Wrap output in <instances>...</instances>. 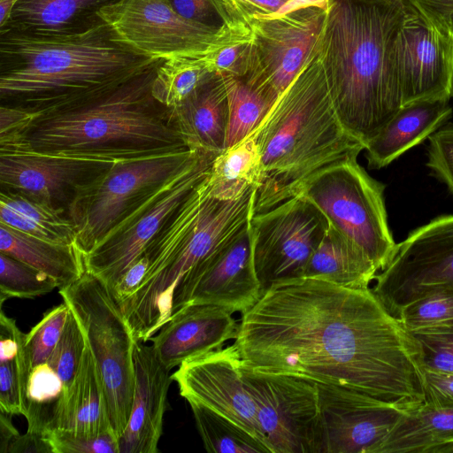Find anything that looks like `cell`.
Masks as SVG:
<instances>
[{
	"instance_id": "cell-1",
	"label": "cell",
	"mask_w": 453,
	"mask_h": 453,
	"mask_svg": "<svg viewBox=\"0 0 453 453\" xmlns=\"http://www.w3.org/2000/svg\"><path fill=\"white\" fill-rule=\"evenodd\" d=\"M252 369L350 388L411 411L426 402L419 344L371 288L313 278L269 287L234 342Z\"/></svg>"
},
{
	"instance_id": "cell-2",
	"label": "cell",
	"mask_w": 453,
	"mask_h": 453,
	"mask_svg": "<svg viewBox=\"0 0 453 453\" xmlns=\"http://www.w3.org/2000/svg\"><path fill=\"white\" fill-rule=\"evenodd\" d=\"M160 61L132 50L103 20L66 34L1 28L0 96L38 119L95 100Z\"/></svg>"
},
{
	"instance_id": "cell-3",
	"label": "cell",
	"mask_w": 453,
	"mask_h": 453,
	"mask_svg": "<svg viewBox=\"0 0 453 453\" xmlns=\"http://www.w3.org/2000/svg\"><path fill=\"white\" fill-rule=\"evenodd\" d=\"M402 0H331L318 49L345 129L366 146L403 106L395 43Z\"/></svg>"
},
{
	"instance_id": "cell-4",
	"label": "cell",
	"mask_w": 453,
	"mask_h": 453,
	"mask_svg": "<svg viewBox=\"0 0 453 453\" xmlns=\"http://www.w3.org/2000/svg\"><path fill=\"white\" fill-rule=\"evenodd\" d=\"M251 134L263 170L253 215L297 196L318 171L365 149L345 129L335 111L318 44Z\"/></svg>"
},
{
	"instance_id": "cell-5",
	"label": "cell",
	"mask_w": 453,
	"mask_h": 453,
	"mask_svg": "<svg viewBox=\"0 0 453 453\" xmlns=\"http://www.w3.org/2000/svg\"><path fill=\"white\" fill-rule=\"evenodd\" d=\"M162 61L95 100L38 118L13 137L40 153L115 158L187 146L168 109L151 94Z\"/></svg>"
},
{
	"instance_id": "cell-6",
	"label": "cell",
	"mask_w": 453,
	"mask_h": 453,
	"mask_svg": "<svg viewBox=\"0 0 453 453\" xmlns=\"http://www.w3.org/2000/svg\"><path fill=\"white\" fill-rule=\"evenodd\" d=\"M257 188L236 200L209 197L191 230L169 259L120 305L135 341L146 342L170 319L180 280L244 226L253 216Z\"/></svg>"
},
{
	"instance_id": "cell-7",
	"label": "cell",
	"mask_w": 453,
	"mask_h": 453,
	"mask_svg": "<svg viewBox=\"0 0 453 453\" xmlns=\"http://www.w3.org/2000/svg\"><path fill=\"white\" fill-rule=\"evenodd\" d=\"M201 150L187 146L113 162L79 182L66 215L85 257L154 188L190 163Z\"/></svg>"
},
{
	"instance_id": "cell-8",
	"label": "cell",
	"mask_w": 453,
	"mask_h": 453,
	"mask_svg": "<svg viewBox=\"0 0 453 453\" xmlns=\"http://www.w3.org/2000/svg\"><path fill=\"white\" fill-rule=\"evenodd\" d=\"M59 294L83 329L104 387L111 426L119 439L132 408L135 340L109 288L90 273L85 271Z\"/></svg>"
},
{
	"instance_id": "cell-9",
	"label": "cell",
	"mask_w": 453,
	"mask_h": 453,
	"mask_svg": "<svg viewBox=\"0 0 453 453\" xmlns=\"http://www.w3.org/2000/svg\"><path fill=\"white\" fill-rule=\"evenodd\" d=\"M350 156L324 167L303 184L299 194L315 204L330 225L355 242L383 270L397 243L385 205V185Z\"/></svg>"
},
{
	"instance_id": "cell-10",
	"label": "cell",
	"mask_w": 453,
	"mask_h": 453,
	"mask_svg": "<svg viewBox=\"0 0 453 453\" xmlns=\"http://www.w3.org/2000/svg\"><path fill=\"white\" fill-rule=\"evenodd\" d=\"M97 14L122 42L153 59L206 57L251 36L247 24L216 28L191 22L168 0H118Z\"/></svg>"
},
{
	"instance_id": "cell-11",
	"label": "cell",
	"mask_w": 453,
	"mask_h": 453,
	"mask_svg": "<svg viewBox=\"0 0 453 453\" xmlns=\"http://www.w3.org/2000/svg\"><path fill=\"white\" fill-rule=\"evenodd\" d=\"M217 155L200 151L178 173L154 188L84 257L85 270L111 289L208 175Z\"/></svg>"
},
{
	"instance_id": "cell-12",
	"label": "cell",
	"mask_w": 453,
	"mask_h": 453,
	"mask_svg": "<svg viewBox=\"0 0 453 453\" xmlns=\"http://www.w3.org/2000/svg\"><path fill=\"white\" fill-rule=\"evenodd\" d=\"M271 453H321L322 426L316 383L298 376L260 372L241 363Z\"/></svg>"
},
{
	"instance_id": "cell-13",
	"label": "cell",
	"mask_w": 453,
	"mask_h": 453,
	"mask_svg": "<svg viewBox=\"0 0 453 453\" xmlns=\"http://www.w3.org/2000/svg\"><path fill=\"white\" fill-rule=\"evenodd\" d=\"M375 280L372 293L396 318L407 304L453 288V214L438 216L410 232Z\"/></svg>"
},
{
	"instance_id": "cell-14",
	"label": "cell",
	"mask_w": 453,
	"mask_h": 453,
	"mask_svg": "<svg viewBox=\"0 0 453 453\" xmlns=\"http://www.w3.org/2000/svg\"><path fill=\"white\" fill-rule=\"evenodd\" d=\"M253 261L263 293L278 282L304 275L329 227L322 211L297 195L250 219Z\"/></svg>"
},
{
	"instance_id": "cell-15",
	"label": "cell",
	"mask_w": 453,
	"mask_h": 453,
	"mask_svg": "<svg viewBox=\"0 0 453 453\" xmlns=\"http://www.w3.org/2000/svg\"><path fill=\"white\" fill-rule=\"evenodd\" d=\"M326 15L311 7L273 19L251 18L249 65L242 78L275 102L316 49Z\"/></svg>"
},
{
	"instance_id": "cell-16",
	"label": "cell",
	"mask_w": 453,
	"mask_h": 453,
	"mask_svg": "<svg viewBox=\"0 0 453 453\" xmlns=\"http://www.w3.org/2000/svg\"><path fill=\"white\" fill-rule=\"evenodd\" d=\"M262 294L250 220L180 280L173 296L172 315L189 303L214 304L243 313Z\"/></svg>"
},
{
	"instance_id": "cell-17",
	"label": "cell",
	"mask_w": 453,
	"mask_h": 453,
	"mask_svg": "<svg viewBox=\"0 0 453 453\" xmlns=\"http://www.w3.org/2000/svg\"><path fill=\"white\" fill-rule=\"evenodd\" d=\"M405 7V18L395 43L403 106L449 100L453 91V37L439 30L412 6Z\"/></svg>"
},
{
	"instance_id": "cell-18",
	"label": "cell",
	"mask_w": 453,
	"mask_h": 453,
	"mask_svg": "<svg viewBox=\"0 0 453 453\" xmlns=\"http://www.w3.org/2000/svg\"><path fill=\"white\" fill-rule=\"evenodd\" d=\"M241 363L233 343L184 361L172 377L188 402L200 403L232 420L268 449L255 401L242 379Z\"/></svg>"
},
{
	"instance_id": "cell-19",
	"label": "cell",
	"mask_w": 453,
	"mask_h": 453,
	"mask_svg": "<svg viewBox=\"0 0 453 453\" xmlns=\"http://www.w3.org/2000/svg\"><path fill=\"white\" fill-rule=\"evenodd\" d=\"M321 453H378L408 411L344 387L319 384Z\"/></svg>"
},
{
	"instance_id": "cell-20",
	"label": "cell",
	"mask_w": 453,
	"mask_h": 453,
	"mask_svg": "<svg viewBox=\"0 0 453 453\" xmlns=\"http://www.w3.org/2000/svg\"><path fill=\"white\" fill-rule=\"evenodd\" d=\"M123 159L127 158L40 153L14 137H1L0 182L2 189L55 205L79 182Z\"/></svg>"
},
{
	"instance_id": "cell-21",
	"label": "cell",
	"mask_w": 453,
	"mask_h": 453,
	"mask_svg": "<svg viewBox=\"0 0 453 453\" xmlns=\"http://www.w3.org/2000/svg\"><path fill=\"white\" fill-rule=\"evenodd\" d=\"M133 361L134 397L127 426L118 439L119 453H157L173 380L152 345L135 342Z\"/></svg>"
},
{
	"instance_id": "cell-22",
	"label": "cell",
	"mask_w": 453,
	"mask_h": 453,
	"mask_svg": "<svg viewBox=\"0 0 453 453\" xmlns=\"http://www.w3.org/2000/svg\"><path fill=\"white\" fill-rule=\"evenodd\" d=\"M239 324L233 312L207 303H189L173 313L150 341L169 370L184 361L221 348L235 340Z\"/></svg>"
},
{
	"instance_id": "cell-23",
	"label": "cell",
	"mask_w": 453,
	"mask_h": 453,
	"mask_svg": "<svg viewBox=\"0 0 453 453\" xmlns=\"http://www.w3.org/2000/svg\"><path fill=\"white\" fill-rule=\"evenodd\" d=\"M449 100L423 101L403 105L365 146L370 169H381L418 145L452 116Z\"/></svg>"
},
{
	"instance_id": "cell-24",
	"label": "cell",
	"mask_w": 453,
	"mask_h": 453,
	"mask_svg": "<svg viewBox=\"0 0 453 453\" xmlns=\"http://www.w3.org/2000/svg\"><path fill=\"white\" fill-rule=\"evenodd\" d=\"M167 109L175 128L188 148L215 154L225 150L228 102L220 74L177 106Z\"/></svg>"
},
{
	"instance_id": "cell-25",
	"label": "cell",
	"mask_w": 453,
	"mask_h": 453,
	"mask_svg": "<svg viewBox=\"0 0 453 453\" xmlns=\"http://www.w3.org/2000/svg\"><path fill=\"white\" fill-rule=\"evenodd\" d=\"M55 428L89 436L113 433L102 380L88 343L74 380L58 403L50 429Z\"/></svg>"
},
{
	"instance_id": "cell-26",
	"label": "cell",
	"mask_w": 453,
	"mask_h": 453,
	"mask_svg": "<svg viewBox=\"0 0 453 453\" xmlns=\"http://www.w3.org/2000/svg\"><path fill=\"white\" fill-rule=\"evenodd\" d=\"M407 452H453V405L425 402L408 411L378 450V453Z\"/></svg>"
},
{
	"instance_id": "cell-27",
	"label": "cell",
	"mask_w": 453,
	"mask_h": 453,
	"mask_svg": "<svg viewBox=\"0 0 453 453\" xmlns=\"http://www.w3.org/2000/svg\"><path fill=\"white\" fill-rule=\"evenodd\" d=\"M118 0H19L8 23L1 28L66 34L100 22L98 12Z\"/></svg>"
},
{
	"instance_id": "cell-28",
	"label": "cell",
	"mask_w": 453,
	"mask_h": 453,
	"mask_svg": "<svg viewBox=\"0 0 453 453\" xmlns=\"http://www.w3.org/2000/svg\"><path fill=\"white\" fill-rule=\"evenodd\" d=\"M378 271L373 262L355 242L329 224L306 265L303 277L345 288L365 289L369 288Z\"/></svg>"
},
{
	"instance_id": "cell-29",
	"label": "cell",
	"mask_w": 453,
	"mask_h": 453,
	"mask_svg": "<svg viewBox=\"0 0 453 453\" xmlns=\"http://www.w3.org/2000/svg\"><path fill=\"white\" fill-rule=\"evenodd\" d=\"M0 252L39 270L63 288L85 273L84 256L76 246H61L0 223Z\"/></svg>"
},
{
	"instance_id": "cell-30",
	"label": "cell",
	"mask_w": 453,
	"mask_h": 453,
	"mask_svg": "<svg viewBox=\"0 0 453 453\" xmlns=\"http://www.w3.org/2000/svg\"><path fill=\"white\" fill-rule=\"evenodd\" d=\"M0 223L53 244L76 246L75 226L61 209L19 193L2 189Z\"/></svg>"
},
{
	"instance_id": "cell-31",
	"label": "cell",
	"mask_w": 453,
	"mask_h": 453,
	"mask_svg": "<svg viewBox=\"0 0 453 453\" xmlns=\"http://www.w3.org/2000/svg\"><path fill=\"white\" fill-rule=\"evenodd\" d=\"M262 160L252 134L224 150L213 159L208 175L210 196L225 201L240 198L262 180Z\"/></svg>"
},
{
	"instance_id": "cell-32",
	"label": "cell",
	"mask_w": 453,
	"mask_h": 453,
	"mask_svg": "<svg viewBox=\"0 0 453 453\" xmlns=\"http://www.w3.org/2000/svg\"><path fill=\"white\" fill-rule=\"evenodd\" d=\"M216 75L207 61V56L177 57L163 60L157 67L151 94L161 105L173 108Z\"/></svg>"
},
{
	"instance_id": "cell-33",
	"label": "cell",
	"mask_w": 453,
	"mask_h": 453,
	"mask_svg": "<svg viewBox=\"0 0 453 453\" xmlns=\"http://www.w3.org/2000/svg\"><path fill=\"white\" fill-rule=\"evenodd\" d=\"M228 102L225 150L250 136L275 103L252 88L243 78L221 75Z\"/></svg>"
},
{
	"instance_id": "cell-34",
	"label": "cell",
	"mask_w": 453,
	"mask_h": 453,
	"mask_svg": "<svg viewBox=\"0 0 453 453\" xmlns=\"http://www.w3.org/2000/svg\"><path fill=\"white\" fill-rule=\"evenodd\" d=\"M204 448L211 453H270L248 431L211 409L188 402Z\"/></svg>"
},
{
	"instance_id": "cell-35",
	"label": "cell",
	"mask_w": 453,
	"mask_h": 453,
	"mask_svg": "<svg viewBox=\"0 0 453 453\" xmlns=\"http://www.w3.org/2000/svg\"><path fill=\"white\" fill-rule=\"evenodd\" d=\"M63 390L61 379L48 363L32 368L26 394L28 432L44 434L51 428Z\"/></svg>"
},
{
	"instance_id": "cell-36",
	"label": "cell",
	"mask_w": 453,
	"mask_h": 453,
	"mask_svg": "<svg viewBox=\"0 0 453 453\" xmlns=\"http://www.w3.org/2000/svg\"><path fill=\"white\" fill-rule=\"evenodd\" d=\"M58 284L46 273L0 252V299L34 298L51 292Z\"/></svg>"
},
{
	"instance_id": "cell-37",
	"label": "cell",
	"mask_w": 453,
	"mask_h": 453,
	"mask_svg": "<svg viewBox=\"0 0 453 453\" xmlns=\"http://www.w3.org/2000/svg\"><path fill=\"white\" fill-rule=\"evenodd\" d=\"M86 346L83 329L70 309L60 338L47 362L62 380V395L69 390L74 380Z\"/></svg>"
},
{
	"instance_id": "cell-38",
	"label": "cell",
	"mask_w": 453,
	"mask_h": 453,
	"mask_svg": "<svg viewBox=\"0 0 453 453\" xmlns=\"http://www.w3.org/2000/svg\"><path fill=\"white\" fill-rule=\"evenodd\" d=\"M398 319L410 331L453 325V288L431 293L404 306Z\"/></svg>"
},
{
	"instance_id": "cell-39",
	"label": "cell",
	"mask_w": 453,
	"mask_h": 453,
	"mask_svg": "<svg viewBox=\"0 0 453 453\" xmlns=\"http://www.w3.org/2000/svg\"><path fill=\"white\" fill-rule=\"evenodd\" d=\"M32 370L26 341L17 357L0 362V411L11 415L26 414V394Z\"/></svg>"
},
{
	"instance_id": "cell-40",
	"label": "cell",
	"mask_w": 453,
	"mask_h": 453,
	"mask_svg": "<svg viewBox=\"0 0 453 453\" xmlns=\"http://www.w3.org/2000/svg\"><path fill=\"white\" fill-rule=\"evenodd\" d=\"M69 311V306L63 302L48 311L30 332L26 334V346L32 368L48 362L60 338Z\"/></svg>"
},
{
	"instance_id": "cell-41",
	"label": "cell",
	"mask_w": 453,
	"mask_h": 453,
	"mask_svg": "<svg viewBox=\"0 0 453 453\" xmlns=\"http://www.w3.org/2000/svg\"><path fill=\"white\" fill-rule=\"evenodd\" d=\"M168 1L177 13L194 23L216 28L246 24L226 0Z\"/></svg>"
},
{
	"instance_id": "cell-42",
	"label": "cell",
	"mask_w": 453,
	"mask_h": 453,
	"mask_svg": "<svg viewBox=\"0 0 453 453\" xmlns=\"http://www.w3.org/2000/svg\"><path fill=\"white\" fill-rule=\"evenodd\" d=\"M411 333L419 344L424 369L453 372V325Z\"/></svg>"
},
{
	"instance_id": "cell-43",
	"label": "cell",
	"mask_w": 453,
	"mask_h": 453,
	"mask_svg": "<svg viewBox=\"0 0 453 453\" xmlns=\"http://www.w3.org/2000/svg\"><path fill=\"white\" fill-rule=\"evenodd\" d=\"M44 434L53 453H119V440L112 432L89 436L55 428Z\"/></svg>"
},
{
	"instance_id": "cell-44",
	"label": "cell",
	"mask_w": 453,
	"mask_h": 453,
	"mask_svg": "<svg viewBox=\"0 0 453 453\" xmlns=\"http://www.w3.org/2000/svg\"><path fill=\"white\" fill-rule=\"evenodd\" d=\"M426 165L453 196V123H446L428 137Z\"/></svg>"
},
{
	"instance_id": "cell-45",
	"label": "cell",
	"mask_w": 453,
	"mask_h": 453,
	"mask_svg": "<svg viewBox=\"0 0 453 453\" xmlns=\"http://www.w3.org/2000/svg\"><path fill=\"white\" fill-rule=\"evenodd\" d=\"M250 44L251 36L208 55L207 61L217 74L243 77L248 70Z\"/></svg>"
},
{
	"instance_id": "cell-46",
	"label": "cell",
	"mask_w": 453,
	"mask_h": 453,
	"mask_svg": "<svg viewBox=\"0 0 453 453\" xmlns=\"http://www.w3.org/2000/svg\"><path fill=\"white\" fill-rule=\"evenodd\" d=\"M150 266V257L144 251L122 274L117 283L110 289L119 304L128 299L139 288Z\"/></svg>"
},
{
	"instance_id": "cell-47",
	"label": "cell",
	"mask_w": 453,
	"mask_h": 453,
	"mask_svg": "<svg viewBox=\"0 0 453 453\" xmlns=\"http://www.w3.org/2000/svg\"><path fill=\"white\" fill-rule=\"evenodd\" d=\"M426 19L453 37V0H408Z\"/></svg>"
},
{
	"instance_id": "cell-48",
	"label": "cell",
	"mask_w": 453,
	"mask_h": 453,
	"mask_svg": "<svg viewBox=\"0 0 453 453\" xmlns=\"http://www.w3.org/2000/svg\"><path fill=\"white\" fill-rule=\"evenodd\" d=\"M426 402L453 405V372L424 369Z\"/></svg>"
},
{
	"instance_id": "cell-49",
	"label": "cell",
	"mask_w": 453,
	"mask_h": 453,
	"mask_svg": "<svg viewBox=\"0 0 453 453\" xmlns=\"http://www.w3.org/2000/svg\"><path fill=\"white\" fill-rule=\"evenodd\" d=\"M36 119L37 113L27 107L2 104L0 107V137L22 134Z\"/></svg>"
},
{
	"instance_id": "cell-50",
	"label": "cell",
	"mask_w": 453,
	"mask_h": 453,
	"mask_svg": "<svg viewBox=\"0 0 453 453\" xmlns=\"http://www.w3.org/2000/svg\"><path fill=\"white\" fill-rule=\"evenodd\" d=\"M246 24L251 18H265L276 12L288 0H226Z\"/></svg>"
},
{
	"instance_id": "cell-51",
	"label": "cell",
	"mask_w": 453,
	"mask_h": 453,
	"mask_svg": "<svg viewBox=\"0 0 453 453\" xmlns=\"http://www.w3.org/2000/svg\"><path fill=\"white\" fill-rule=\"evenodd\" d=\"M8 453H53L45 434L27 431L11 441Z\"/></svg>"
},
{
	"instance_id": "cell-52",
	"label": "cell",
	"mask_w": 453,
	"mask_h": 453,
	"mask_svg": "<svg viewBox=\"0 0 453 453\" xmlns=\"http://www.w3.org/2000/svg\"><path fill=\"white\" fill-rule=\"evenodd\" d=\"M331 0H288L282 7L276 12L260 19H273L278 18L290 12L299 11L306 8H318L327 12L330 7ZM256 18V17H254Z\"/></svg>"
},
{
	"instance_id": "cell-53",
	"label": "cell",
	"mask_w": 453,
	"mask_h": 453,
	"mask_svg": "<svg viewBox=\"0 0 453 453\" xmlns=\"http://www.w3.org/2000/svg\"><path fill=\"white\" fill-rule=\"evenodd\" d=\"M12 416L0 411V453H8L11 441L19 434L12 422Z\"/></svg>"
},
{
	"instance_id": "cell-54",
	"label": "cell",
	"mask_w": 453,
	"mask_h": 453,
	"mask_svg": "<svg viewBox=\"0 0 453 453\" xmlns=\"http://www.w3.org/2000/svg\"><path fill=\"white\" fill-rule=\"evenodd\" d=\"M18 2L19 0H0V27L8 23L12 9Z\"/></svg>"
},
{
	"instance_id": "cell-55",
	"label": "cell",
	"mask_w": 453,
	"mask_h": 453,
	"mask_svg": "<svg viewBox=\"0 0 453 453\" xmlns=\"http://www.w3.org/2000/svg\"><path fill=\"white\" fill-rule=\"evenodd\" d=\"M403 2V4H405V6H409V3H408V0H402Z\"/></svg>"
},
{
	"instance_id": "cell-56",
	"label": "cell",
	"mask_w": 453,
	"mask_h": 453,
	"mask_svg": "<svg viewBox=\"0 0 453 453\" xmlns=\"http://www.w3.org/2000/svg\"><path fill=\"white\" fill-rule=\"evenodd\" d=\"M452 96H453V91H452Z\"/></svg>"
}]
</instances>
